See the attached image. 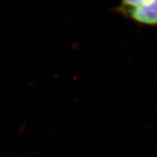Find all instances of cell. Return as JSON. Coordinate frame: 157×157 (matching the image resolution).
Wrapping results in <instances>:
<instances>
[{"instance_id": "7a4b0ae2", "label": "cell", "mask_w": 157, "mask_h": 157, "mask_svg": "<svg viewBox=\"0 0 157 157\" xmlns=\"http://www.w3.org/2000/svg\"><path fill=\"white\" fill-rule=\"evenodd\" d=\"M151 1L153 0H121L120 4L116 7L119 9L133 8V7L146 5Z\"/></svg>"}, {"instance_id": "6da1fadb", "label": "cell", "mask_w": 157, "mask_h": 157, "mask_svg": "<svg viewBox=\"0 0 157 157\" xmlns=\"http://www.w3.org/2000/svg\"><path fill=\"white\" fill-rule=\"evenodd\" d=\"M113 11L140 26L157 28V0L133 8L115 7Z\"/></svg>"}]
</instances>
